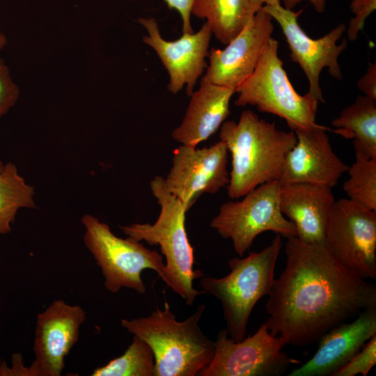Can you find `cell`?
Listing matches in <instances>:
<instances>
[{"instance_id":"4fadbf2b","label":"cell","mask_w":376,"mask_h":376,"mask_svg":"<svg viewBox=\"0 0 376 376\" xmlns=\"http://www.w3.org/2000/svg\"><path fill=\"white\" fill-rule=\"evenodd\" d=\"M86 320L85 310L63 299L52 301L38 313L33 352L30 365L35 376H60L65 360L79 340L81 326Z\"/></svg>"},{"instance_id":"44dd1931","label":"cell","mask_w":376,"mask_h":376,"mask_svg":"<svg viewBox=\"0 0 376 376\" xmlns=\"http://www.w3.org/2000/svg\"><path fill=\"white\" fill-rule=\"evenodd\" d=\"M334 133L352 139L354 150L376 157V100L358 96L331 121Z\"/></svg>"},{"instance_id":"cb8c5ba5","label":"cell","mask_w":376,"mask_h":376,"mask_svg":"<svg viewBox=\"0 0 376 376\" xmlns=\"http://www.w3.org/2000/svg\"><path fill=\"white\" fill-rule=\"evenodd\" d=\"M354 152L355 161L348 167L343 190L353 202L376 210V157L357 150Z\"/></svg>"},{"instance_id":"1f68e13d","label":"cell","mask_w":376,"mask_h":376,"mask_svg":"<svg viewBox=\"0 0 376 376\" xmlns=\"http://www.w3.org/2000/svg\"><path fill=\"white\" fill-rule=\"evenodd\" d=\"M7 40L3 33L0 31V49H1L6 44Z\"/></svg>"},{"instance_id":"30bf717a","label":"cell","mask_w":376,"mask_h":376,"mask_svg":"<svg viewBox=\"0 0 376 376\" xmlns=\"http://www.w3.org/2000/svg\"><path fill=\"white\" fill-rule=\"evenodd\" d=\"M214 343L213 357L199 376H279L290 366L302 363L282 350L281 338L272 335L265 322L238 342L222 329Z\"/></svg>"},{"instance_id":"d6986e66","label":"cell","mask_w":376,"mask_h":376,"mask_svg":"<svg viewBox=\"0 0 376 376\" xmlns=\"http://www.w3.org/2000/svg\"><path fill=\"white\" fill-rule=\"evenodd\" d=\"M235 93L231 88L201 82L190 96L182 123L172 132L173 139L191 147L207 140L228 117L230 101Z\"/></svg>"},{"instance_id":"83f0119b","label":"cell","mask_w":376,"mask_h":376,"mask_svg":"<svg viewBox=\"0 0 376 376\" xmlns=\"http://www.w3.org/2000/svg\"><path fill=\"white\" fill-rule=\"evenodd\" d=\"M170 9H175L182 19V33H194L191 24V8L194 0H164Z\"/></svg>"},{"instance_id":"ffe728a7","label":"cell","mask_w":376,"mask_h":376,"mask_svg":"<svg viewBox=\"0 0 376 376\" xmlns=\"http://www.w3.org/2000/svg\"><path fill=\"white\" fill-rule=\"evenodd\" d=\"M263 0H194L191 13L205 19L212 35L227 45L251 20Z\"/></svg>"},{"instance_id":"484cf974","label":"cell","mask_w":376,"mask_h":376,"mask_svg":"<svg viewBox=\"0 0 376 376\" xmlns=\"http://www.w3.org/2000/svg\"><path fill=\"white\" fill-rule=\"evenodd\" d=\"M376 9V0H352L350 10L354 14L348 25L347 36L350 41H354L359 32L363 28L366 18Z\"/></svg>"},{"instance_id":"4dcf8cb0","label":"cell","mask_w":376,"mask_h":376,"mask_svg":"<svg viewBox=\"0 0 376 376\" xmlns=\"http://www.w3.org/2000/svg\"><path fill=\"white\" fill-rule=\"evenodd\" d=\"M304 0H283L284 8L292 10L298 3ZM313 6L316 12L321 13L324 12L326 6V0H306Z\"/></svg>"},{"instance_id":"8992f818","label":"cell","mask_w":376,"mask_h":376,"mask_svg":"<svg viewBox=\"0 0 376 376\" xmlns=\"http://www.w3.org/2000/svg\"><path fill=\"white\" fill-rule=\"evenodd\" d=\"M278 50L279 42L272 37L252 74L236 88L235 104L276 115L292 131L312 127L320 101L309 92L301 95L295 90Z\"/></svg>"},{"instance_id":"4316f807","label":"cell","mask_w":376,"mask_h":376,"mask_svg":"<svg viewBox=\"0 0 376 376\" xmlns=\"http://www.w3.org/2000/svg\"><path fill=\"white\" fill-rule=\"evenodd\" d=\"M19 95V88L11 79L9 70L0 57V118L15 104Z\"/></svg>"},{"instance_id":"9a60e30c","label":"cell","mask_w":376,"mask_h":376,"mask_svg":"<svg viewBox=\"0 0 376 376\" xmlns=\"http://www.w3.org/2000/svg\"><path fill=\"white\" fill-rule=\"evenodd\" d=\"M139 22L148 33L143 36V42L156 52L169 73L168 90L177 94L185 86L190 97L207 66L205 59L212 36L207 23L205 22L196 33H182L178 40L170 41L162 38L154 18H139Z\"/></svg>"},{"instance_id":"8fae6325","label":"cell","mask_w":376,"mask_h":376,"mask_svg":"<svg viewBox=\"0 0 376 376\" xmlns=\"http://www.w3.org/2000/svg\"><path fill=\"white\" fill-rule=\"evenodd\" d=\"M262 9L279 24L289 45L291 59L299 65L308 79V92L320 102H324L320 75L327 68L332 77L342 79L338 58L347 48V43L345 39L340 45L336 42L345 31V25L339 24L324 36L312 39L298 24L297 19L302 10L294 12L285 8L281 3L265 5Z\"/></svg>"},{"instance_id":"2e32d148","label":"cell","mask_w":376,"mask_h":376,"mask_svg":"<svg viewBox=\"0 0 376 376\" xmlns=\"http://www.w3.org/2000/svg\"><path fill=\"white\" fill-rule=\"evenodd\" d=\"M327 130L317 124L293 131L297 142L285 157L280 184L308 183L332 189L338 183L349 166L334 152Z\"/></svg>"},{"instance_id":"277c9868","label":"cell","mask_w":376,"mask_h":376,"mask_svg":"<svg viewBox=\"0 0 376 376\" xmlns=\"http://www.w3.org/2000/svg\"><path fill=\"white\" fill-rule=\"evenodd\" d=\"M152 195L160 206L157 221L133 223L120 226L128 237L145 241L149 245L159 246L166 258V275L164 282L180 295L188 306L202 294L193 286L194 279L203 275L201 269H194V249L189 242L185 228L187 207L166 188L164 178L157 175L150 182Z\"/></svg>"},{"instance_id":"f1b7e54d","label":"cell","mask_w":376,"mask_h":376,"mask_svg":"<svg viewBox=\"0 0 376 376\" xmlns=\"http://www.w3.org/2000/svg\"><path fill=\"white\" fill-rule=\"evenodd\" d=\"M357 86L364 95L376 100V64H371L358 80Z\"/></svg>"},{"instance_id":"7a4b0ae2","label":"cell","mask_w":376,"mask_h":376,"mask_svg":"<svg viewBox=\"0 0 376 376\" xmlns=\"http://www.w3.org/2000/svg\"><path fill=\"white\" fill-rule=\"evenodd\" d=\"M219 139L231 155L226 188L232 199L264 183L279 181L285 157L297 142L292 130H280L251 110L243 111L237 123L225 120Z\"/></svg>"},{"instance_id":"e0dca14e","label":"cell","mask_w":376,"mask_h":376,"mask_svg":"<svg viewBox=\"0 0 376 376\" xmlns=\"http://www.w3.org/2000/svg\"><path fill=\"white\" fill-rule=\"evenodd\" d=\"M376 334V306L361 312L351 322H343L318 339L314 355L289 376H331Z\"/></svg>"},{"instance_id":"ac0fdd59","label":"cell","mask_w":376,"mask_h":376,"mask_svg":"<svg viewBox=\"0 0 376 376\" xmlns=\"http://www.w3.org/2000/svg\"><path fill=\"white\" fill-rule=\"evenodd\" d=\"M279 201L281 212L295 226L297 237L306 242L324 243L336 201L331 188L308 183L280 184Z\"/></svg>"},{"instance_id":"7402d4cb","label":"cell","mask_w":376,"mask_h":376,"mask_svg":"<svg viewBox=\"0 0 376 376\" xmlns=\"http://www.w3.org/2000/svg\"><path fill=\"white\" fill-rule=\"evenodd\" d=\"M34 189L19 174L12 162L4 165L0 173V235L11 230L18 210L35 207Z\"/></svg>"},{"instance_id":"7c38bea8","label":"cell","mask_w":376,"mask_h":376,"mask_svg":"<svg viewBox=\"0 0 376 376\" xmlns=\"http://www.w3.org/2000/svg\"><path fill=\"white\" fill-rule=\"evenodd\" d=\"M228 153L220 140L202 148L180 145L174 150L172 166L164 178L167 189L189 210L202 194H214L227 187Z\"/></svg>"},{"instance_id":"d6a6232c","label":"cell","mask_w":376,"mask_h":376,"mask_svg":"<svg viewBox=\"0 0 376 376\" xmlns=\"http://www.w3.org/2000/svg\"><path fill=\"white\" fill-rule=\"evenodd\" d=\"M266 5H275L281 3L280 0H263Z\"/></svg>"},{"instance_id":"9c48e42d","label":"cell","mask_w":376,"mask_h":376,"mask_svg":"<svg viewBox=\"0 0 376 376\" xmlns=\"http://www.w3.org/2000/svg\"><path fill=\"white\" fill-rule=\"evenodd\" d=\"M332 257L353 274L376 277V210L349 198L335 201L324 237Z\"/></svg>"},{"instance_id":"3957f363","label":"cell","mask_w":376,"mask_h":376,"mask_svg":"<svg viewBox=\"0 0 376 376\" xmlns=\"http://www.w3.org/2000/svg\"><path fill=\"white\" fill-rule=\"evenodd\" d=\"M205 304L183 321L176 320L169 304L146 317L122 319L121 326L145 340L155 357L154 376H196L210 363L214 341L198 325Z\"/></svg>"},{"instance_id":"e575fe53","label":"cell","mask_w":376,"mask_h":376,"mask_svg":"<svg viewBox=\"0 0 376 376\" xmlns=\"http://www.w3.org/2000/svg\"><path fill=\"white\" fill-rule=\"evenodd\" d=\"M4 165H5V164H3L2 163V162H1V160L0 159V173L3 171V168H4Z\"/></svg>"},{"instance_id":"836d02e7","label":"cell","mask_w":376,"mask_h":376,"mask_svg":"<svg viewBox=\"0 0 376 376\" xmlns=\"http://www.w3.org/2000/svg\"><path fill=\"white\" fill-rule=\"evenodd\" d=\"M5 361H3L0 359V376H3V370H4V365Z\"/></svg>"},{"instance_id":"ba28073f","label":"cell","mask_w":376,"mask_h":376,"mask_svg":"<svg viewBox=\"0 0 376 376\" xmlns=\"http://www.w3.org/2000/svg\"><path fill=\"white\" fill-rule=\"evenodd\" d=\"M280 184L272 181L246 194L242 199L223 203L210 226L224 239H230L235 253L243 257L260 234L272 231L286 239L296 237L295 225L281 212Z\"/></svg>"},{"instance_id":"5bb4252c","label":"cell","mask_w":376,"mask_h":376,"mask_svg":"<svg viewBox=\"0 0 376 376\" xmlns=\"http://www.w3.org/2000/svg\"><path fill=\"white\" fill-rule=\"evenodd\" d=\"M273 31L272 17L261 8L225 48L209 51L201 82L236 90L255 70Z\"/></svg>"},{"instance_id":"d4e9b609","label":"cell","mask_w":376,"mask_h":376,"mask_svg":"<svg viewBox=\"0 0 376 376\" xmlns=\"http://www.w3.org/2000/svg\"><path fill=\"white\" fill-rule=\"evenodd\" d=\"M376 364V334L371 337L349 361L331 376H366Z\"/></svg>"},{"instance_id":"52a82bcc","label":"cell","mask_w":376,"mask_h":376,"mask_svg":"<svg viewBox=\"0 0 376 376\" xmlns=\"http://www.w3.org/2000/svg\"><path fill=\"white\" fill-rule=\"evenodd\" d=\"M81 222L85 246L100 268L108 291L116 293L127 288L144 294L146 288L141 274L146 269L155 271L164 281L165 263L156 250L130 237H117L107 224L93 215L84 214Z\"/></svg>"},{"instance_id":"6da1fadb","label":"cell","mask_w":376,"mask_h":376,"mask_svg":"<svg viewBox=\"0 0 376 376\" xmlns=\"http://www.w3.org/2000/svg\"><path fill=\"white\" fill-rule=\"evenodd\" d=\"M286 263L274 279L265 322L284 346L303 347L376 306V285L340 265L324 243L287 239Z\"/></svg>"},{"instance_id":"603a6c76","label":"cell","mask_w":376,"mask_h":376,"mask_svg":"<svg viewBox=\"0 0 376 376\" xmlns=\"http://www.w3.org/2000/svg\"><path fill=\"white\" fill-rule=\"evenodd\" d=\"M155 357L151 347L133 335L131 344L118 357L95 368L92 376H154Z\"/></svg>"},{"instance_id":"f546056e","label":"cell","mask_w":376,"mask_h":376,"mask_svg":"<svg viewBox=\"0 0 376 376\" xmlns=\"http://www.w3.org/2000/svg\"><path fill=\"white\" fill-rule=\"evenodd\" d=\"M11 361L10 366H8L5 363L3 376H35L30 366H24L22 356L20 353L13 354Z\"/></svg>"},{"instance_id":"5b68a950","label":"cell","mask_w":376,"mask_h":376,"mask_svg":"<svg viewBox=\"0 0 376 376\" xmlns=\"http://www.w3.org/2000/svg\"><path fill=\"white\" fill-rule=\"evenodd\" d=\"M282 247L281 236L276 234L271 243L258 252L228 261L230 273L221 278L201 276L205 294L221 304L226 331L238 342L245 338L250 315L256 303L270 293L274 269Z\"/></svg>"}]
</instances>
